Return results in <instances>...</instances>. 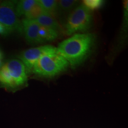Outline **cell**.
Here are the masks:
<instances>
[{"label":"cell","mask_w":128,"mask_h":128,"mask_svg":"<svg viewBox=\"0 0 128 128\" xmlns=\"http://www.w3.org/2000/svg\"><path fill=\"white\" fill-rule=\"evenodd\" d=\"M96 40V35L92 33H76L58 44V53L66 60L72 68H76L91 55Z\"/></svg>","instance_id":"1"},{"label":"cell","mask_w":128,"mask_h":128,"mask_svg":"<svg viewBox=\"0 0 128 128\" xmlns=\"http://www.w3.org/2000/svg\"><path fill=\"white\" fill-rule=\"evenodd\" d=\"M68 62L58 53L48 54L42 56L32 69L35 75L46 78H52L68 68Z\"/></svg>","instance_id":"2"},{"label":"cell","mask_w":128,"mask_h":128,"mask_svg":"<svg viewBox=\"0 0 128 128\" xmlns=\"http://www.w3.org/2000/svg\"><path fill=\"white\" fill-rule=\"evenodd\" d=\"M27 70L19 60H12L0 68V84L6 87L16 88L27 82Z\"/></svg>","instance_id":"3"},{"label":"cell","mask_w":128,"mask_h":128,"mask_svg":"<svg viewBox=\"0 0 128 128\" xmlns=\"http://www.w3.org/2000/svg\"><path fill=\"white\" fill-rule=\"evenodd\" d=\"M93 23L92 12L83 4H79L67 17L65 24L68 35L84 33L92 28Z\"/></svg>","instance_id":"4"},{"label":"cell","mask_w":128,"mask_h":128,"mask_svg":"<svg viewBox=\"0 0 128 128\" xmlns=\"http://www.w3.org/2000/svg\"><path fill=\"white\" fill-rule=\"evenodd\" d=\"M14 1H5L0 2V23L8 33L14 31L22 32V22L19 19Z\"/></svg>","instance_id":"5"},{"label":"cell","mask_w":128,"mask_h":128,"mask_svg":"<svg viewBox=\"0 0 128 128\" xmlns=\"http://www.w3.org/2000/svg\"><path fill=\"white\" fill-rule=\"evenodd\" d=\"M56 52H58L57 48L52 45L40 46L23 51L20 55V60L24 65L27 71L30 72L34 64L42 56Z\"/></svg>","instance_id":"6"},{"label":"cell","mask_w":128,"mask_h":128,"mask_svg":"<svg viewBox=\"0 0 128 128\" xmlns=\"http://www.w3.org/2000/svg\"><path fill=\"white\" fill-rule=\"evenodd\" d=\"M22 32L28 44H36L44 43L39 36L40 26L36 20L24 18L22 21Z\"/></svg>","instance_id":"7"},{"label":"cell","mask_w":128,"mask_h":128,"mask_svg":"<svg viewBox=\"0 0 128 128\" xmlns=\"http://www.w3.org/2000/svg\"><path fill=\"white\" fill-rule=\"evenodd\" d=\"M79 5L77 0H60L57 1L55 17H56L62 24L66 22L67 17Z\"/></svg>","instance_id":"8"},{"label":"cell","mask_w":128,"mask_h":128,"mask_svg":"<svg viewBox=\"0 0 128 128\" xmlns=\"http://www.w3.org/2000/svg\"><path fill=\"white\" fill-rule=\"evenodd\" d=\"M39 26L46 28H50L58 32L59 30L61 29L60 23L58 22L55 17L44 12L38 18L35 20Z\"/></svg>","instance_id":"9"},{"label":"cell","mask_w":128,"mask_h":128,"mask_svg":"<svg viewBox=\"0 0 128 128\" xmlns=\"http://www.w3.org/2000/svg\"><path fill=\"white\" fill-rule=\"evenodd\" d=\"M44 12L55 17L57 7V1L55 0H36Z\"/></svg>","instance_id":"10"},{"label":"cell","mask_w":128,"mask_h":128,"mask_svg":"<svg viewBox=\"0 0 128 128\" xmlns=\"http://www.w3.org/2000/svg\"><path fill=\"white\" fill-rule=\"evenodd\" d=\"M36 3V0H22L16 3V12L18 17L21 16H25V14L29 12L30 10Z\"/></svg>","instance_id":"11"},{"label":"cell","mask_w":128,"mask_h":128,"mask_svg":"<svg viewBox=\"0 0 128 128\" xmlns=\"http://www.w3.org/2000/svg\"><path fill=\"white\" fill-rule=\"evenodd\" d=\"M39 34L40 39L44 42L46 41L50 42L56 39L58 37V32L52 28L40 26Z\"/></svg>","instance_id":"12"},{"label":"cell","mask_w":128,"mask_h":128,"mask_svg":"<svg viewBox=\"0 0 128 128\" xmlns=\"http://www.w3.org/2000/svg\"><path fill=\"white\" fill-rule=\"evenodd\" d=\"M44 12V10L38 4L36 1V3L34 4V6L30 10L29 12L25 14V18L30 19V20H36Z\"/></svg>","instance_id":"13"},{"label":"cell","mask_w":128,"mask_h":128,"mask_svg":"<svg viewBox=\"0 0 128 128\" xmlns=\"http://www.w3.org/2000/svg\"><path fill=\"white\" fill-rule=\"evenodd\" d=\"M104 1L102 0H84L82 4L91 11L99 8L103 6Z\"/></svg>","instance_id":"14"},{"label":"cell","mask_w":128,"mask_h":128,"mask_svg":"<svg viewBox=\"0 0 128 128\" xmlns=\"http://www.w3.org/2000/svg\"><path fill=\"white\" fill-rule=\"evenodd\" d=\"M8 34L9 33H8V32L6 29V28L0 23V34L2 35V36H6V35Z\"/></svg>","instance_id":"15"},{"label":"cell","mask_w":128,"mask_h":128,"mask_svg":"<svg viewBox=\"0 0 128 128\" xmlns=\"http://www.w3.org/2000/svg\"><path fill=\"white\" fill-rule=\"evenodd\" d=\"M2 60H3V54L0 50V68L2 66Z\"/></svg>","instance_id":"16"}]
</instances>
